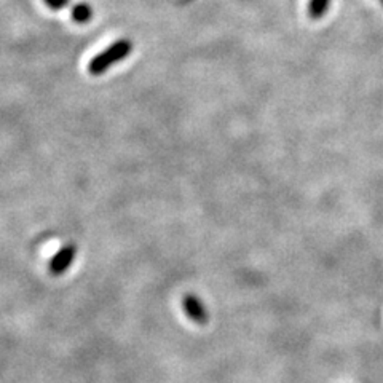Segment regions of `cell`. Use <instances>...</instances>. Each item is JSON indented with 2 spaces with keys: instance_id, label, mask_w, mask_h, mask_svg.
<instances>
[{
  "instance_id": "obj_1",
  "label": "cell",
  "mask_w": 383,
  "mask_h": 383,
  "mask_svg": "<svg viewBox=\"0 0 383 383\" xmlns=\"http://www.w3.org/2000/svg\"><path fill=\"white\" fill-rule=\"evenodd\" d=\"M132 43L130 40H119V42L112 43L109 48H106L102 53L96 55L88 64V72L91 75H101L109 70L112 66L120 63L125 58L131 55Z\"/></svg>"
},
{
  "instance_id": "obj_2",
  "label": "cell",
  "mask_w": 383,
  "mask_h": 383,
  "mask_svg": "<svg viewBox=\"0 0 383 383\" xmlns=\"http://www.w3.org/2000/svg\"><path fill=\"white\" fill-rule=\"evenodd\" d=\"M75 255L77 248L74 244H66V246L61 248L59 251L51 257L48 264V272L53 275V277H59V275L66 273L70 265H72Z\"/></svg>"
},
{
  "instance_id": "obj_3",
  "label": "cell",
  "mask_w": 383,
  "mask_h": 383,
  "mask_svg": "<svg viewBox=\"0 0 383 383\" xmlns=\"http://www.w3.org/2000/svg\"><path fill=\"white\" fill-rule=\"evenodd\" d=\"M182 306H184V311H186V315L190 318V321H193V323L204 326L209 321V313L206 306H204V304L197 297V295L187 294L182 300Z\"/></svg>"
},
{
  "instance_id": "obj_4",
  "label": "cell",
  "mask_w": 383,
  "mask_h": 383,
  "mask_svg": "<svg viewBox=\"0 0 383 383\" xmlns=\"http://www.w3.org/2000/svg\"><path fill=\"white\" fill-rule=\"evenodd\" d=\"M331 7V0H310L308 3V17L311 19H321L328 13Z\"/></svg>"
},
{
  "instance_id": "obj_5",
  "label": "cell",
  "mask_w": 383,
  "mask_h": 383,
  "mask_svg": "<svg viewBox=\"0 0 383 383\" xmlns=\"http://www.w3.org/2000/svg\"><path fill=\"white\" fill-rule=\"evenodd\" d=\"M72 19L77 23H81V24L90 21V19H91V8L85 3H79L72 10Z\"/></svg>"
},
{
  "instance_id": "obj_6",
  "label": "cell",
  "mask_w": 383,
  "mask_h": 383,
  "mask_svg": "<svg viewBox=\"0 0 383 383\" xmlns=\"http://www.w3.org/2000/svg\"><path fill=\"white\" fill-rule=\"evenodd\" d=\"M45 2H47L48 7L55 8V10H59V8L66 7V5L69 3V0H45Z\"/></svg>"
},
{
  "instance_id": "obj_7",
  "label": "cell",
  "mask_w": 383,
  "mask_h": 383,
  "mask_svg": "<svg viewBox=\"0 0 383 383\" xmlns=\"http://www.w3.org/2000/svg\"><path fill=\"white\" fill-rule=\"evenodd\" d=\"M380 2H382V5H383V0H380Z\"/></svg>"
}]
</instances>
